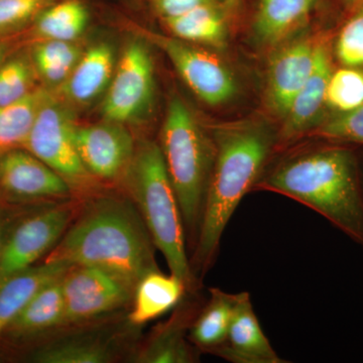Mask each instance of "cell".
I'll return each instance as SVG.
<instances>
[{
	"label": "cell",
	"mask_w": 363,
	"mask_h": 363,
	"mask_svg": "<svg viewBox=\"0 0 363 363\" xmlns=\"http://www.w3.org/2000/svg\"><path fill=\"white\" fill-rule=\"evenodd\" d=\"M211 135L215 143L213 168L199 234L190 257L196 277L206 274L214 264L231 217L279 150L278 130L262 119L217 124Z\"/></svg>",
	"instance_id": "1"
},
{
	"label": "cell",
	"mask_w": 363,
	"mask_h": 363,
	"mask_svg": "<svg viewBox=\"0 0 363 363\" xmlns=\"http://www.w3.org/2000/svg\"><path fill=\"white\" fill-rule=\"evenodd\" d=\"M155 248L133 202L104 197L84 208L45 262L98 267L135 288L145 274L159 269Z\"/></svg>",
	"instance_id": "2"
},
{
	"label": "cell",
	"mask_w": 363,
	"mask_h": 363,
	"mask_svg": "<svg viewBox=\"0 0 363 363\" xmlns=\"http://www.w3.org/2000/svg\"><path fill=\"white\" fill-rule=\"evenodd\" d=\"M253 190L311 208L363 245V191L352 150L328 145L292 152L266 168Z\"/></svg>",
	"instance_id": "3"
},
{
	"label": "cell",
	"mask_w": 363,
	"mask_h": 363,
	"mask_svg": "<svg viewBox=\"0 0 363 363\" xmlns=\"http://www.w3.org/2000/svg\"><path fill=\"white\" fill-rule=\"evenodd\" d=\"M124 177L130 199L138 208L155 247L164 255L169 272L185 283L188 293H194L198 278L191 266L180 205L159 143H140Z\"/></svg>",
	"instance_id": "4"
},
{
	"label": "cell",
	"mask_w": 363,
	"mask_h": 363,
	"mask_svg": "<svg viewBox=\"0 0 363 363\" xmlns=\"http://www.w3.org/2000/svg\"><path fill=\"white\" fill-rule=\"evenodd\" d=\"M159 145L180 205L188 247L192 252L213 168V136L202 128L184 100L174 95L167 106Z\"/></svg>",
	"instance_id": "5"
},
{
	"label": "cell",
	"mask_w": 363,
	"mask_h": 363,
	"mask_svg": "<svg viewBox=\"0 0 363 363\" xmlns=\"http://www.w3.org/2000/svg\"><path fill=\"white\" fill-rule=\"evenodd\" d=\"M156 96L155 66L149 48L140 40L124 47L113 77L105 92L102 116L105 121L140 123L147 118Z\"/></svg>",
	"instance_id": "6"
},
{
	"label": "cell",
	"mask_w": 363,
	"mask_h": 363,
	"mask_svg": "<svg viewBox=\"0 0 363 363\" xmlns=\"http://www.w3.org/2000/svg\"><path fill=\"white\" fill-rule=\"evenodd\" d=\"M76 126L71 109L50 93L23 147L63 177L71 188L87 185L92 177L83 166L76 150Z\"/></svg>",
	"instance_id": "7"
},
{
	"label": "cell",
	"mask_w": 363,
	"mask_h": 363,
	"mask_svg": "<svg viewBox=\"0 0 363 363\" xmlns=\"http://www.w3.org/2000/svg\"><path fill=\"white\" fill-rule=\"evenodd\" d=\"M161 48L191 91L210 106H220L233 101L238 93V84L233 72L211 52L190 43L147 33Z\"/></svg>",
	"instance_id": "8"
},
{
	"label": "cell",
	"mask_w": 363,
	"mask_h": 363,
	"mask_svg": "<svg viewBox=\"0 0 363 363\" xmlns=\"http://www.w3.org/2000/svg\"><path fill=\"white\" fill-rule=\"evenodd\" d=\"M64 323L88 321L123 307L135 288L111 272L93 267L74 266L62 278Z\"/></svg>",
	"instance_id": "9"
},
{
	"label": "cell",
	"mask_w": 363,
	"mask_h": 363,
	"mask_svg": "<svg viewBox=\"0 0 363 363\" xmlns=\"http://www.w3.org/2000/svg\"><path fill=\"white\" fill-rule=\"evenodd\" d=\"M74 209L62 204L25 219L4 242L0 252V284L33 267L51 252L71 225Z\"/></svg>",
	"instance_id": "10"
},
{
	"label": "cell",
	"mask_w": 363,
	"mask_h": 363,
	"mask_svg": "<svg viewBox=\"0 0 363 363\" xmlns=\"http://www.w3.org/2000/svg\"><path fill=\"white\" fill-rule=\"evenodd\" d=\"M318 45L307 35L290 38L274 47L269 57L264 100L267 109L281 121L311 75Z\"/></svg>",
	"instance_id": "11"
},
{
	"label": "cell",
	"mask_w": 363,
	"mask_h": 363,
	"mask_svg": "<svg viewBox=\"0 0 363 363\" xmlns=\"http://www.w3.org/2000/svg\"><path fill=\"white\" fill-rule=\"evenodd\" d=\"M74 142L88 173L102 180L124 175L135 152L133 136L125 125L112 121L76 126Z\"/></svg>",
	"instance_id": "12"
},
{
	"label": "cell",
	"mask_w": 363,
	"mask_h": 363,
	"mask_svg": "<svg viewBox=\"0 0 363 363\" xmlns=\"http://www.w3.org/2000/svg\"><path fill=\"white\" fill-rule=\"evenodd\" d=\"M0 189L23 200L65 199L72 193L63 177L25 149L0 156Z\"/></svg>",
	"instance_id": "13"
},
{
	"label": "cell",
	"mask_w": 363,
	"mask_h": 363,
	"mask_svg": "<svg viewBox=\"0 0 363 363\" xmlns=\"http://www.w3.org/2000/svg\"><path fill=\"white\" fill-rule=\"evenodd\" d=\"M332 71L330 52L326 45L319 43L311 75L294 99L278 130L279 150L297 142L320 123Z\"/></svg>",
	"instance_id": "14"
},
{
	"label": "cell",
	"mask_w": 363,
	"mask_h": 363,
	"mask_svg": "<svg viewBox=\"0 0 363 363\" xmlns=\"http://www.w3.org/2000/svg\"><path fill=\"white\" fill-rule=\"evenodd\" d=\"M233 363H284L262 331L250 294L242 292L225 341L213 351Z\"/></svg>",
	"instance_id": "15"
},
{
	"label": "cell",
	"mask_w": 363,
	"mask_h": 363,
	"mask_svg": "<svg viewBox=\"0 0 363 363\" xmlns=\"http://www.w3.org/2000/svg\"><path fill=\"white\" fill-rule=\"evenodd\" d=\"M116 52L111 45L99 43L83 52L63 84L66 99L87 105L108 89L116 68Z\"/></svg>",
	"instance_id": "16"
},
{
	"label": "cell",
	"mask_w": 363,
	"mask_h": 363,
	"mask_svg": "<svg viewBox=\"0 0 363 363\" xmlns=\"http://www.w3.org/2000/svg\"><path fill=\"white\" fill-rule=\"evenodd\" d=\"M195 306L178 308L169 321L160 325L138 355V362L191 363L197 362L189 331L198 312Z\"/></svg>",
	"instance_id": "17"
},
{
	"label": "cell",
	"mask_w": 363,
	"mask_h": 363,
	"mask_svg": "<svg viewBox=\"0 0 363 363\" xmlns=\"http://www.w3.org/2000/svg\"><path fill=\"white\" fill-rule=\"evenodd\" d=\"M318 0H259L252 35L262 47H277L290 39L310 18Z\"/></svg>",
	"instance_id": "18"
},
{
	"label": "cell",
	"mask_w": 363,
	"mask_h": 363,
	"mask_svg": "<svg viewBox=\"0 0 363 363\" xmlns=\"http://www.w3.org/2000/svg\"><path fill=\"white\" fill-rule=\"evenodd\" d=\"M71 267L44 262L9 277L0 284V334L9 328L39 291L62 278Z\"/></svg>",
	"instance_id": "19"
},
{
	"label": "cell",
	"mask_w": 363,
	"mask_h": 363,
	"mask_svg": "<svg viewBox=\"0 0 363 363\" xmlns=\"http://www.w3.org/2000/svg\"><path fill=\"white\" fill-rule=\"evenodd\" d=\"M187 292L185 283L178 277L149 272L135 288V303L130 314L131 323L143 325L162 316L176 307Z\"/></svg>",
	"instance_id": "20"
},
{
	"label": "cell",
	"mask_w": 363,
	"mask_h": 363,
	"mask_svg": "<svg viewBox=\"0 0 363 363\" xmlns=\"http://www.w3.org/2000/svg\"><path fill=\"white\" fill-rule=\"evenodd\" d=\"M206 305L198 312L189 331V340L196 348L213 353L225 341L241 294L211 288Z\"/></svg>",
	"instance_id": "21"
},
{
	"label": "cell",
	"mask_w": 363,
	"mask_h": 363,
	"mask_svg": "<svg viewBox=\"0 0 363 363\" xmlns=\"http://www.w3.org/2000/svg\"><path fill=\"white\" fill-rule=\"evenodd\" d=\"M62 278L55 279L39 291L6 331L16 337H23L63 325L65 301Z\"/></svg>",
	"instance_id": "22"
},
{
	"label": "cell",
	"mask_w": 363,
	"mask_h": 363,
	"mask_svg": "<svg viewBox=\"0 0 363 363\" xmlns=\"http://www.w3.org/2000/svg\"><path fill=\"white\" fill-rule=\"evenodd\" d=\"M162 21L173 37L190 44L221 48L228 39V26L216 2Z\"/></svg>",
	"instance_id": "23"
},
{
	"label": "cell",
	"mask_w": 363,
	"mask_h": 363,
	"mask_svg": "<svg viewBox=\"0 0 363 363\" xmlns=\"http://www.w3.org/2000/svg\"><path fill=\"white\" fill-rule=\"evenodd\" d=\"M50 92L35 88L23 99L0 106V156L16 149H23L35 117Z\"/></svg>",
	"instance_id": "24"
},
{
	"label": "cell",
	"mask_w": 363,
	"mask_h": 363,
	"mask_svg": "<svg viewBox=\"0 0 363 363\" xmlns=\"http://www.w3.org/2000/svg\"><path fill=\"white\" fill-rule=\"evenodd\" d=\"M89 16L79 0H65L45 7L35 20V33L42 40L73 42L84 33Z\"/></svg>",
	"instance_id": "25"
},
{
	"label": "cell",
	"mask_w": 363,
	"mask_h": 363,
	"mask_svg": "<svg viewBox=\"0 0 363 363\" xmlns=\"http://www.w3.org/2000/svg\"><path fill=\"white\" fill-rule=\"evenodd\" d=\"M83 52L73 42L45 40L33 50L32 61L38 75L48 84H64Z\"/></svg>",
	"instance_id": "26"
},
{
	"label": "cell",
	"mask_w": 363,
	"mask_h": 363,
	"mask_svg": "<svg viewBox=\"0 0 363 363\" xmlns=\"http://www.w3.org/2000/svg\"><path fill=\"white\" fill-rule=\"evenodd\" d=\"M32 358L40 363H106L112 354L102 341L79 338L50 344L35 351Z\"/></svg>",
	"instance_id": "27"
},
{
	"label": "cell",
	"mask_w": 363,
	"mask_h": 363,
	"mask_svg": "<svg viewBox=\"0 0 363 363\" xmlns=\"http://www.w3.org/2000/svg\"><path fill=\"white\" fill-rule=\"evenodd\" d=\"M363 105V69L345 67L332 71L326 92V107L336 114Z\"/></svg>",
	"instance_id": "28"
},
{
	"label": "cell",
	"mask_w": 363,
	"mask_h": 363,
	"mask_svg": "<svg viewBox=\"0 0 363 363\" xmlns=\"http://www.w3.org/2000/svg\"><path fill=\"white\" fill-rule=\"evenodd\" d=\"M35 75L32 59L23 55L9 56L0 65V106L18 101L33 92Z\"/></svg>",
	"instance_id": "29"
},
{
	"label": "cell",
	"mask_w": 363,
	"mask_h": 363,
	"mask_svg": "<svg viewBox=\"0 0 363 363\" xmlns=\"http://www.w3.org/2000/svg\"><path fill=\"white\" fill-rule=\"evenodd\" d=\"M309 135L331 142L363 145V105L354 111L336 114L321 121Z\"/></svg>",
	"instance_id": "30"
},
{
	"label": "cell",
	"mask_w": 363,
	"mask_h": 363,
	"mask_svg": "<svg viewBox=\"0 0 363 363\" xmlns=\"http://www.w3.org/2000/svg\"><path fill=\"white\" fill-rule=\"evenodd\" d=\"M334 50L341 65L363 69V2L341 28Z\"/></svg>",
	"instance_id": "31"
},
{
	"label": "cell",
	"mask_w": 363,
	"mask_h": 363,
	"mask_svg": "<svg viewBox=\"0 0 363 363\" xmlns=\"http://www.w3.org/2000/svg\"><path fill=\"white\" fill-rule=\"evenodd\" d=\"M51 0H0V35L35 20Z\"/></svg>",
	"instance_id": "32"
},
{
	"label": "cell",
	"mask_w": 363,
	"mask_h": 363,
	"mask_svg": "<svg viewBox=\"0 0 363 363\" xmlns=\"http://www.w3.org/2000/svg\"><path fill=\"white\" fill-rule=\"evenodd\" d=\"M215 0H154L155 9L162 20L176 18L197 7L213 4Z\"/></svg>",
	"instance_id": "33"
},
{
	"label": "cell",
	"mask_w": 363,
	"mask_h": 363,
	"mask_svg": "<svg viewBox=\"0 0 363 363\" xmlns=\"http://www.w3.org/2000/svg\"><path fill=\"white\" fill-rule=\"evenodd\" d=\"M11 56V48L6 42L0 40V65Z\"/></svg>",
	"instance_id": "34"
},
{
	"label": "cell",
	"mask_w": 363,
	"mask_h": 363,
	"mask_svg": "<svg viewBox=\"0 0 363 363\" xmlns=\"http://www.w3.org/2000/svg\"><path fill=\"white\" fill-rule=\"evenodd\" d=\"M218 1L221 6H223L227 9H234L240 4V0H215Z\"/></svg>",
	"instance_id": "35"
},
{
	"label": "cell",
	"mask_w": 363,
	"mask_h": 363,
	"mask_svg": "<svg viewBox=\"0 0 363 363\" xmlns=\"http://www.w3.org/2000/svg\"><path fill=\"white\" fill-rule=\"evenodd\" d=\"M4 219L0 214V252H1L2 247H4Z\"/></svg>",
	"instance_id": "36"
},
{
	"label": "cell",
	"mask_w": 363,
	"mask_h": 363,
	"mask_svg": "<svg viewBox=\"0 0 363 363\" xmlns=\"http://www.w3.org/2000/svg\"><path fill=\"white\" fill-rule=\"evenodd\" d=\"M344 1L347 2L348 4H353L355 2L359 1V0H344Z\"/></svg>",
	"instance_id": "37"
}]
</instances>
